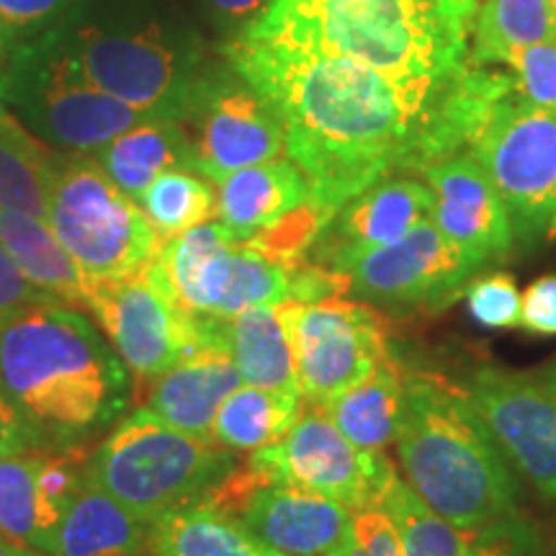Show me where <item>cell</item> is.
<instances>
[{
	"mask_svg": "<svg viewBox=\"0 0 556 556\" xmlns=\"http://www.w3.org/2000/svg\"><path fill=\"white\" fill-rule=\"evenodd\" d=\"M225 54L274 111L289 160L328 217L381 178L433 165L430 139L448 80H397L343 54L258 37H238Z\"/></svg>",
	"mask_w": 556,
	"mask_h": 556,
	"instance_id": "1",
	"label": "cell"
},
{
	"mask_svg": "<svg viewBox=\"0 0 556 556\" xmlns=\"http://www.w3.org/2000/svg\"><path fill=\"white\" fill-rule=\"evenodd\" d=\"M131 392L129 368L78 307L41 304L0 328V394L41 448L119 422Z\"/></svg>",
	"mask_w": 556,
	"mask_h": 556,
	"instance_id": "2",
	"label": "cell"
},
{
	"mask_svg": "<svg viewBox=\"0 0 556 556\" xmlns=\"http://www.w3.org/2000/svg\"><path fill=\"white\" fill-rule=\"evenodd\" d=\"M477 0H274L240 37L343 54L409 83L467 65Z\"/></svg>",
	"mask_w": 556,
	"mask_h": 556,
	"instance_id": "3",
	"label": "cell"
},
{
	"mask_svg": "<svg viewBox=\"0 0 556 556\" xmlns=\"http://www.w3.org/2000/svg\"><path fill=\"white\" fill-rule=\"evenodd\" d=\"M394 443L407 484L462 531L516 513L518 482L503 448L467 389L441 374H405Z\"/></svg>",
	"mask_w": 556,
	"mask_h": 556,
	"instance_id": "4",
	"label": "cell"
},
{
	"mask_svg": "<svg viewBox=\"0 0 556 556\" xmlns=\"http://www.w3.org/2000/svg\"><path fill=\"white\" fill-rule=\"evenodd\" d=\"M90 86L184 124L204 83L199 39L150 0H78L52 29Z\"/></svg>",
	"mask_w": 556,
	"mask_h": 556,
	"instance_id": "5",
	"label": "cell"
},
{
	"mask_svg": "<svg viewBox=\"0 0 556 556\" xmlns=\"http://www.w3.org/2000/svg\"><path fill=\"white\" fill-rule=\"evenodd\" d=\"M235 469V451L184 433L139 407L90 451L86 482L152 523L178 507L206 503Z\"/></svg>",
	"mask_w": 556,
	"mask_h": 556,
	"instance_id": "6",
	"label": "cell"
},
{
	"mask_svg": "<svg viewBox=\"0 0 556 556\" xmlns=\"http://www.w3.org/2000/svg\"><path fill=\"white\" fill-rule=\"evenodd\" d=\"M5 103L50 148L90 155L137 124L148 111L90 86L52 29L5 52Z\"/></svg>",
	"mask_w": 556,
	"mask_h": 556,
	"instance_id": "7",
	"label": "cell"
},
{
	"mask_svg": "<svg viewBox=\"0 0 556 556\" xmlns=\"http://www.w3.org/2000/svg\"><path fill=\"white\" fill-rule=\"evenodd\" d=\"M45 222L83 276L99 281L144 274L163 245L142 206L101 170L93 155L62 157Z\"/></svg>",
	"mask_w": 556,
	"mask_h": 556,
	"instance_id": "8",
	"label": "cell"
},
{
	"mask_svg": "<svg viewBox=\"0 0 556 556\" xmlns=\"http://www.w3.org/2000/svg\"><path fill=\"white\" fill-rule=\"evenodd\" d=\"M148 276L173 307L199 319H232L258 304L289 302L287 268L232 240L222 222L163 240Z\"/></svg>",
	"mask_w": 556,
	"mask_h": 556,
	"instance_id": "9",
	"label": "cell"
},
{
	"mask_svg": "<svg viewBox=\"0 0 556 556\" xmlns=\"http://www.w3.org/2000/svg\"><path fill=\"white\" fill-rule=\"evenodd\" d=\"M469 152L503 199L516 242L531 248L556 238V111L507 96Z\"/></svg>",
	"mask_w": 556,
	"mask_h": 556,
	"instance_id": "10",
	"label": "cell"
},
{
	"mask_svg": "<svg viewBox=\"0 0 556 556\" xmlns=\"http://www.w3.org/2000/svg\"><path fill=\"white\" fill-rule=\"evenodd\" d=\"M86 309L99 319L137 384L157 381L199 348H229V319L184 315L152 283L148 270L114 281L86 278Z\"/></svg>",
	"mask_w": 556,
	"mask_h": 556,
	"instance_id": "11",
	"label": "cell"
},
{
	"mask_svg": "<svg viewBox=\"0 0 556 556\" xmlns=\"http://www.w3.org/2000/svg\"><path fill=\"white\" fill-rule=\"evenodd\" d=\"M248 467L266 484L317 492L353 513L379 505L397 479V469L384 451L353 446L323 407L307 402L289 433L253 451Z\"/></svg>",
	"mask_w": 556,
	"mask_h": 556,
	"instance_id": "12",
	"label": "cell"
},
{
	"mask_svg": "<svg viewBox=\"0 0 556 556\" xmlns=\"http://www.w3.org/2000/svg\"><path fill=\"white\" fill-rule=\"evenodd\" d=\"M278 312L307 405L325 407L392 358L384 317L366 302L332 296L312 304L283 302Z\"/></svg>",
	"mask_w": 556,
	"mask_h": 556,
	"instance_id": "13",
	"label": "cell"
},
{
	"mask_svg": "<svg viewBox=\"0 0 556 556\" xmlns=\"http://www.w3.org/2000/svg\"><path fill=\"white\" fill-rule=\"evenodd\" d=\"M477 270L428 217L389 245L368 250L345 276L353 294L374 307L441 312L464 294Z\"/></svg>",
	"mask_w": 556,
	"mask_h": 556,
	"instance_id": "14",
	"label": "cell"
},
{
	"mask_svg": "<svg viewBox=\"0 0 556 556\" xmlns=\"http://www.w3.org/2000/svg\"><path fill=\"white\" fill-rule=\"evenodd\" d=\"M184 127L191 137L193 173L212 184L287 152L274 111L232 67H208Z\"/></svg>",
	"mask_w": 556,
	"mask_h": 556,
	"instance_id": "15",
	"label": "cell"
},
{
	"mask_svg": "<svg viewBox=\"0 0 556 556\" xmlns=\"http://www.w3.org/2000/svg\"><path fill=\"white\" fill-rule=\"evenodd\" d=\"M464 389L507 462L556 505V402L539 379L482 366Z\"/></svg>",
	"mask_w": 556,
	"mask_h": 556,
	"instance_id": "16",
	"label": "cell"
},
{
	"mask_svg": "<svg viewBox=\"0 0 556 556\" xmlns=\"http://www.w3.org/2000/svg\"><path fill=\"white\" fill-rule=\"evenodd\" d=\"M433 191L430 219L464 258L482 270L513 253L510 217L503 199L471 152L446 157L420 173Z\"/></svg>",
	"mask_w": 556,
	"mask_h": 556,
	"instance_id": "17",
	"label": "cell"
},
{
	"mask_svg": "<svg viewBox=\"0 0 556 556\" xmlns=\"http://www.w3.org/2000/svg\"><path fill=\"white\" fill-rule=\"evenodd\" d=\"M433 214V191L426 180L389 176L368 186L332 214L309 250V261L338 274L368 250L389 245Z\"/></svg>",
	"mask_w": 556,
	"mask_h": 556,
	"instance_id": "18",
	"label": "cell"
},
{
	"mask_svg": "<svg viewBox=\"0 0 556 556\" xmlns=\"http://www.w3.org/2000/svg\"><path fill=\"white\" fill-rule=\"evenodd\" d=\"M238 516L255 536L287 556H338L353 539V510L289 484L255 486Z\"/></svg>",
	"mask_w": 556,
	"mask_h": 556,
	"instance_id": "19",
	"label": "cell"
},
{
	"mask_svg": "<svg viewBox=\"0 0 556 556\" xmlns=\"http://www.w3.org/2000/svg\"><path fill=\"white\" fill-rule=\"evenodd\" d=\"M240 384V371L229 356V348L206 345L163 374L144 407L168 426L201 441H212L217 409Z\"/></svg>",
	"mask_w": 556,
	"mask_h": 556,
	"instance_id": "20",
	"label": "cell"
},
{
	"mask_svg": "<svg viewBox=\"0 0 556 556\" xmlns=\"http://www.w3.org/2000/svg\"><path fill=\"white\" fill-rule=\"evenodd\" d=\"M217 186L214 217L238 242L250 240L309 201V180L289 157L235 170Z\"/></svg>",
	"mask_w": 556,
	"mask_h": 556,
	"instance_id": "21",
	"label": "cell"
},
{
	"mask_svg": "<svg viewBox=\"0 0 556 556\" xmlns=\"http://www.w3.org/2000/svg\"><path fill=\"white\" fill-rule=\"evenodd\" d=\"M150 523L88 484L62 516L52 556H144Z\"/></svg>",
	"mask_w": 556,
	"mask_h": 556,
	"instance_id": "22",
	"label": "cell"
},
{
	"mask_svg": "<svg viewBox=\"0 0 556 556\" xmlns=\"http://www.w3.org/2000/svg\"><path fill=\"white\" fill-rule=\"evenodd\" d=\"M90 155L101 165V170L135 201L142 197V191L160 173L173 168L193 170L189 131L180 122L170 119L137 124Z\"/></svg>",
	"mask_w": 556,
	"mask_h": 556,
	"instance_id": "23",
	"label": "cell"
},
{
	"mask_svg": "<svg viewBox=\"0 0 556 556\" xmlns=\"http://www.w3.org/2000/svg\"><path fill=\"white\" fill-rule=\"evenodd\" d=\"M150 556H287L268 546L232 513L189 505L150 523Z\"/></svg>",
	"mask_w": 556,
	"mask_h": 556,
	"instance_id": "24",
	"label": "cell"
},
{
	"mask_svg": "<svg viewBox=\"0 0 556 556\" xmlns=\"http://www.w3.org/2000/svg\"><path fill=\"white\" fill-rule=\"evenodd\" d=\"M0 245L47 296L86 309V276L45 219L0 208Z\"/></svg>",
	"mask_w": 556,
	"mask_h": 556,
	"instance_id": "25",
	"label": "cell"
},
{
	"mask_svg": "<svg viewBox=\"0 0 556 556\" xmlns=\"http://www.w3.org/2000/svg\"><path fill=\"white\" fill-rule=\"evenodd\" d=\"M229 356L238 366L242 384L270 392L302 394L296 379L294 351L278 307L258 304L227 323Z\"/></svg>",
	"mask_w": 556,
	"mask_h": 556,
	"instance_id": "26",
	"label": "cell"
},
{
	"mask_svg": "<svg viewBox=\"0 0 556 556\" xmlns=\"http://www.w3.org/2000/svg\"><path fill=\"white\" fill-rule=\"evenodd\" d=\"M62 157L5 111L0 116V208L47 219Z\"/></svg>",
	"mask_w": 556,
	"mask_h": 556,
	"instance_id": "27",
	"label": "cell"
},
{
	"mask_svg": "<svg viewBox=\"0 0 556 556\" xmlns=\"http://www.w3.org/2000/svg\"><path fill=\"white\" fill-rule=\"evenodd\" d=\"M41 448L0 456V536L52 556L60 516L39 482Z\"/></svg>",
	"mask_w": 556,
	"mask_h": 556,
	"instance_id": "28",
	"label": "cell"
},
{
	"mask_svg": "<svg viewBox=\"0 0 556 556\" xmlns=\"http://www.w3.org/2000/svg\"><path fill=\"white\" fill-rule=\"evenodd\" d=\"M405 371L389 358L358 387L348 389L323 409L340 433L364 451H384L397 438Z\"/></svg>",
	"mask_w": 556,
	"mask_h": 556,
	"instance_id": "29",
	"label": "cell"
},
{
	"mask_svg": "<svg viewBox=\"0 0 556 556\" xmlns=\"http://www.w3.org/2000/svg\"><path fill=\"white\" fill-rule=\"evenodd\" d=\"M302 407V394L240 384L219 405L212 441L229 451H258L287 435Z\"/></svg>",
	"mask_w": 556,
	"mask_h": 556,
	"instance_id": "30",
	"label": "cell"
},
{
	"mask_svg": "<svg viewBox=\"0 0 556 556\" xmlns=\"http://www.w3.org/2000/svg\"><path fill=\"white\" fill-rule=\"evenodd\" d=\"M556 39V13L548 0H484L471 24L469 62L500 65L516 47Z\"/></svg>",
	"mask_w": 556,
	"mask_h": 556,
	"instance_id": "31",
	"label": "cell"
},
{
	"mask_svg": "<svg viewBox=\"0 0 556 556\" xmlns=\"http://www.w3.org/2000/svg\"><path fill=\"white\" fill-rule=\"evenodd\" d=\"M163 240L204 225L217 214V191L201 173L173 168L160 173L137 199Z\"/></svg>",
	"mask_w": 556,
	"mask_h": 556,
	"instance_id": "32",
	"label": "cell"
},
{
	"mask_svg": "<svg viewBox=\"0 0 556 556\" xmlns=\"http://www.w3.org/2000/svg\"><path fill=\"white\" fill-rule=\"evenodd\" d=\"M379 505L397 526L405 556H469V531H462L438 516L400 477L389 484Z\"/></svg>",
	"mask_w": 556,
	"mask_h": 556,
	"instance_id": "33",
	"label": "cell"
},
{
	"mask_svg": "<svg viewBox=\"0 0 556 556\" xmlns=\"http://www.w3.org/2000/svg\"><path fill=\"white\" fill-rule=\"evenodd\" d=\"M328 222V214L309 199L307 204L296 206L287 217H281L274 225L261 229L258 235L245 240V245L253 248L255 253L266 255L268 261L278 263V266L291 268L309 258V250L319 235H323Z\"/></svg>",
	"mask_w": 556,
	"mask_h": 556,
	"instance_id": "34",
	"label": "cell"
},
{
	"mask_svg": "<svg viewBox=\"0 0 556 556\" xmlns=\"http://www.w3.org/2000/svg\"><path fill=\"white\" fill-rule=\"evenodd\" d=\"M500 65L513 75L520 99L536 109L556 111V39L516 47Z\"/></svg>",
	"mask_w": 556,
	"mask_h": 556,
	"instance_id": "35",
	"label": "cell"
},
{
	"mask_svg": "<svg viewBox=\"0 0 556 556\" xmlns=\"http://www.w3.org/2000/svg\"><path fill=\"white\" fill-rule=\"evenodd\" d=\"M78 5V0H0V45H24L47 34Z\"/></svg>",
	"mask_w": 556,
	"mask_h": 556,
	"instance_id": "36",
	"label": "cell"
},
{
	"mask_svg": "<svg viewBox=\"0 0 556 556\" xmlns=\"http://www.w3.org/2000/svg\"><path fill=\"white\" fill-rule=\"evenodd\" d=\"M471 317L484 328H518L523 296L510 274H486L471 278L464 289Z\"/></svg>",
	"mask_w": 556,
	"mask_h": 556,
	"instance_id": "37",
	"label": "cell"
},
{
	"mask_svg": "<svg viewBox=\"0 0 556 556\" xmlns=\"http://www.w3.org/2000/svg\"><path fill=\"white\" fill-rule=\"evenodd\" d=\"M469 556H546V548L536 526L516 510L479 528Z\"/></svg>",
	"mask_w": 556,
	"mask_h": 556,
	"instance_id": "38",
	"label": "cell"
},
{
	"mask_svg": "<svg viewBox=\"0 0 556 556\" xmlns=\"http://www.w3.org/2000/svg\"><path fill=\"white\" fill-rule=\"evenodd\" d=\"M41 304L58 302L34 287L29 278L24 276V270L18 268V263L11 258L9 250L0 245V328L18 315H24V312L41 307Z\"/></svg>",
	"mask_w": 556,
	"mask_h": 556,
	"instance_id": "39",
	"label": "cell"
},
{
	"mask_svg": "<svg viewBox=\"0 0 556 556\" xmlns=\"http://www.w3.org/2000/svg\"><path fill=\"white\" fill-rule=\"evenodd\" d=\"M520 328L556 336V276H541L526 289L520 304Z\"/></svg>",
	"mask_w": 556,
	"mask_h": 556,
	"instance_id": "40",
	"label": "cell"
},
{
	"mask_svg": "<svg viewBox=\"0 0 556 556\" xmlns=\"http://www.w3.org/2000/svg\"><path fill=\"white\" fill-rule=\"evenodd\" d=\"M206 11L222 29L245 34L258 21L274 0H204Z\"/></svg>",
	"mask_w": 556,
	"mask_h": 556,
	"instance_id": "41",
	"label": "cell"
},
{
	"mask_svg": "<svg viewBox=\"0 0 556 556\" xmlns=\"http://www.w3.org/2000/svg\"><path fill=\"white\" fill-rule=\"evenodd\" d=\"M29 448H41L37 435L31 433V428L21 420L16 409L0 394V456Z\"/></svg>",
	"mask_w": 556,
	"mask_h": 556,
	"instance_id": "42",
	"label": "cell"
},
{
	"mask_svg": "<svg viewBox=\"0 0 556 556\" xmlns=\"http://www.w3.org/2000/svg\"><path fill=\"white\" fill-rule=\"evenodd\" d=\"M0 556H47V554L34 552V548H26V546H18V544H13V541L0 536Z\"/></svg>",
	"mask_w": 556,
	"mask_h": 556,
	"instance_id": "43",
	"label": "cell"
},
{
	"mask_svg": "<svg viewBox=\"0 0 556 556\" xmlns=\"http://www.w3.org/2000/svg\"><path fill=\"white\" fill-rule=\"evenodd\" d=\"M539 384L546 389L548 392V397H552L554 402H556V361L552 366H546L544 371H541V377H539Z\"/></svg>",
	"mask_w": 556,
	"mask_h": 556,
	"instance_id": "44",
	"label": "cell"
},
{
	"mask_svg": "<svg viewBox=\"0 0 556 556\" xmlns=\"http://www.w3.org/2000/svg\"><path fill=\"white\" fill-rule=\"evenodd\" d=\"M5 114V50L0 45V116Z\"/></svg>",
	"mask_w": 556,
	"mask_h": 556,
	"instance_id": "45",
	"label": "cell"
},
{
	"mask_svg": "<svg viewBox=\"0 0 556 556\" xmlns=\"http://www.w3.org/2000/svg\"><path fill=\"white\" fill-rule=\"evenodd\" d=\"M338 556H371V554H368V552H366V548H364V546H361L356 539H351V544H348V546L343 548V552H340Z\"/></svg>",
	"mask_w": 556,
	"mask_h": 556,
	"instance_id": "46",
	"label": "cell"
},
{
	"mask_svg": "<svg viewBox=\"0 0 556 556\" xmlns=\"http://www.w3.org/2000/svg\"><path fill=\"white\" fill-rule=\"evenodd\" d=\"M548 3H552V9H554V13H556V0H548Z\"/></svg>",
	"mask_w": 556,
	"mask_h": 556,
	"instance_id": "47",
	"label": "cell"
}]
</instances>
